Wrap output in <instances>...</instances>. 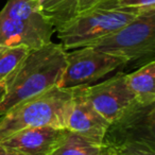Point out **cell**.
I'll list each match as a JSON object with an SVG mask.
<instances>
[{
  "label": "cell",
  "instance_id": "1",
  "mask_svg": "<svg viewBox=\"0 0 155 155\" xmlns=\"http://www.w3.org/2000/svg\"><path fill=\"white\" fill-rule=\"evenodd\" d=\"M66 66V50L53 41L30 50L5 82L0 116L18 102L58 85Z\"/></svg>",
  "mask_w": 155,
  "mask_h": 155
},
{
  "label": "cell",
  "instance_id": "2",
  "mask_svg": "<svg viewBox=\"0 0 155 155\" xmlns=\"http://www.w3.org/2000/svg\"><path fill=\"white\" fill-rule=\"evenodd\" d=\"M74 88L58 86L27 98L0 116V141L24 129L55 127L66 129Z\"/></svg>",
  "mask_w": 155,
  "mask_h": 155
},
{
  "label": "cell",
  "instance_id": "3",
  "mask_svg": "<svg viewBox=\"0 0 155 155\" xmlns=\"http://www.w3.org/2000/svg\"><path fill=\"white\" fill-rule=\"evenodd\" d=\"M143 12L117 7L113 0L79 13L55 32L66 51L86 47L122 28Z\"/></svg>",
  "mask_w": 155,
  "mask_h": 155
},
{
  "label": "cell",
  "instance_id": "4",
  "mask_svg": "<svg viewBox=\"0 0 155 155\" xmlns=\"http://www.w3.org/2000/svg\"><path fill=\"white\" fill-rule=\"evenodd\" d=\"M88 47L121 58L127 63L149 56L153 58L155 52V10L140 13L122 28L91 44Z\"/></svg>",
  "mask_w": 155,
  "mask_h": 155
},
{
  "label": "cell",
  "instance_id": "5",
  "mask_svg": "<svg viewBox=\"0 0 155 155\" xmlns=\"http://www.w3.org/2000/svg\"><path fill=\"white\" fill-rule=\"evenodd\" d=\"M127 63L88 46L66 51V66L58 86L69 89L89 86Z\"/></svg>",
  "mask_w": 155,
  "mask_h": 155
},
{
  "label": "cell",
  "instance_id": "6",
  "mask_svg": "<svg viewBox=\"0 0 155 155\" xmlns=\"http://www.w3.org/2000/svg\"><path fill=\"white\" fill-rule=\"evenodd\" d=\"M131 142L155 146V103L134 101L108 125L103 139L106 149H116Z\"/></svg>",
  "mask_w": 155,
  "mask_h": 155
},
{
  "label": "cell",
  "instance_id": "7",
  "mask_svg": "<svg viewBox=\"0 0 155 155\" xmlns=\"http://www.w3.org/2000/svg\"><path fill=\"white\" fill-rule=\"evenodd\" d=\"M83 93L94 108L110 123L135 101L123 72H117L99 84L83 87Z\"/></svg>",
  "mask_w": 155,
  "mask_h": 155
},
{
  "label": "cell",
  "instance_id": "8",
  "mask_svg": "<svg viewBox=\"0 0 155 155\" xmlns=\"http://www.w3.org/2000/svg\"><path fill=\"white\" fill-rule=\"evenodd\" d=\"M108 125L110 122L86 99L83 87L74 88L67 116L66 129L89 141L103 146V139Z\"/></svg>",
  "mask_w": 155,
  "mask_h": 155
},
{
  "label": "cell",
  "instance_id": "9",
  "mask_svg": "<svg viewBox=\"0 0 155 155\" xmlns=\"http://www.w3.org/2000/svg\"><path fill=\"white\" fill-rule=\"evenodd\" d=\"M67 131L55 127H29L12 134L0 142L25 155H50Z\"/></svg>",
  "mask_w": 155,
  "mask_h": 155
},
{
  "label": "cell",
  "instance_id": "10",
  "mask_svg": "<svg viewBox=\"0 0 155 155\" xmlns=\"http://www.w3.org/2000/svg\"><path fill=\"white\" fill-rule=\"evenodd\" d=\"M125 81L135 100L140 103H155V62L151 60L136 71L125 74Z\"/></svg>",
  "mask_w": 155,
  "mask_h": 155
},
{
  "label": "cell",
  "instance_id": "11",
  "mask_svg": "<svg viewBox=\"0 0 155 155\" xmlns=\"http://www.w3.org/2000/svg\"><path fill=\"white\" fill-rule=\"evenodd\" d=\"M38 3L55 31L78 15V0H38Z\"/></svg>",
  "mask_w": 155,
  "mask_h": 155
},
{
  "label": "cell",
  "instance_id": "12",
  "mask_svg": "<svg viewBox=\"0 0 155 155\" xmlns=\"http://www.w3.org/2000/svg\"><path fill=\"white\" fill-rule=\"evenodd\" d=\"M105 147L95 143L68 130L50 155H103Z\"/></svg>",
  "mask_w": 155,
  "mask_h": 155
},
{
  "label": "cell",
  "instance_id": "13",
  "mask_svg": "<svg viewBox=\"0 0 155 155\" xmlns=\"http://www.w3.org/2000/svg\"><path fill=\"white\" fill-rule=\"evenodd\" d=\"M29 51L30 49L24 46L0 45V85L5 86Z\"/></svg>",
  "mask_w": 155,
  "mask_h": 155
},
{
  "label": "cell",
  "instance_id": "14",
  "mask_svg": "<svg viewBox=\"0 0 155 155\" xmlns=\"http://www.w3.org/2000/svg\"><path fill=\"white\" fill-rule=\"evenodd\" d=\"M110 151L116 155H155V146L146 142H131Z\"/></svg>",
  "mask_w": 155,
  "mask_h": 155
},
{
  "label": "cell",
  "instance_id": "15",
  "mask_svg": "<svg viewBox=\"0 0 155 155\" xmlns=\"http://www.w3.org/2000/svg\"><path fill=\"white\" fill-rule=\"evenodd\" d=\"M117 7L138 12L155 10V0H113Z\"/></svg>",
  "mask_w": 155,
  "mask_h": 155
},
{
  "label": "cell",
  "instance_id": "16",
  "mask_svg": "<svg viewBox=\"0 0 155 155\" xmlns=\"http://www.w3.org/2000/svg\"><path fill=\"white\" fill-rule=\"evenodd\" d=\"M106 0H78V14L85 12Z\"/></svg>",
  "mask_w": 155,
  "mask_h": 155
},
{
  "label": "cell",
  "instance_id": "17",
  "mask_svg": "<svg viewBox=\"0 0 155 155\" xmlns=\"http://www.w3.org/2000/svg\"><path fill=\"white\" fill-rule=\"evenodd\" d=\"M0 155H25L22 153L18 152V151L14 150L12 148H8V147L3 146L0 142Z\"/></svg>",
  "mask_w": 155,
  "mask_h": 155
},
{
  "label": "cell",
  "instance_id": "18",
  "mask_svg": "<svg viewBox=\"0 0 155 155\" xmlns=\"http://www.w3.org/2000/svg\"><path fill=\"white\" fill-rule=\"evenodd\" d=\"M105 151H106V155H116L113 151L108 150V149H106V148H105Z\"/></svg>",
  "mask_w": 155,
  "mask_h": 155
},
{
  "label": "cell",
  "instance_id": "19",
  "mask_svg": "<svg viewBox=\"0 0 155 155\" xmlns=\"http://www.w3.org/2000/svg\"><path fill=\"white\" fill-rule=\"evenodd\" d=\"M103 155H106V151H105V153H104V154Z\"/></svg>",
  "mask_w": 155,
  "mask_h": 155
}]
</instances>
